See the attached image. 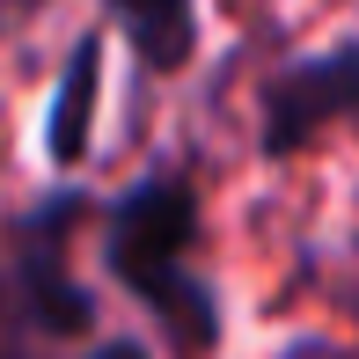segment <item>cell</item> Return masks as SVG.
Segmentation results:
<instances>
[{
    "mask_svg": "<svg viewBox=\"0 0 359 359\" xmlns=\"http://www.w3.org/2000/svg\"><path fill=\"white\" fill-rule=\"evenodd\" d=\"M191 242H198V184L184 169H154L110 205L103 227V264L147 316L161 323L184 359H205L220 345V301L213 286L191 271Z\"/></svg>",
    "mask_w": 359,
    "mask_h": 359,
    "instance_id": "obj_1",
    "label": "cell"
},
{
    "mask_svg": "<svg viewBox=\"0 0 359 359\" xmlns=\"http://www.w3.org/2000/svg\"><path fill=\"white\" fill-rule=\"evenodd\" d=\"M74 220H88L81 191H52L15 220V293H22L29 323L52 337H81L95 323L88 286L74 279Z\"/></svg>",
    "mask_w": 359,
    "mask_h": 359,
    "instance_id": "obj_2",
    "label": "cell"
},
{
    "mask_svg": "<svg viewBox=\"0 0 359 359\" xmlns=\"http://www.w3.org/2000/svg\"><path fill=\"white\" fill-rule=\"evenodd\" d=\"M352 110H359V37H345V44H330V52H316V59L264 81V95H257V147L271 161H286L323 125L352 118Z\"/></svg>",
    "mask_w": 359,
    "mask_h": 359,
    "instance_id": "obj_3",
    "label": "cell"
},
{
    "mask_svg": "<svg viewBox=\"0 0 359 359\" xmlns=\"http://www.w3.org/2000/svg\"><path fill=\"white\" fill-rule=\"evenodd\" d=\"M95 103H103V29L74 37L67 67L52 81V103H44V161H52V169H81V161H88Z\"/></svg>",
    "mask_w": 359,
    "mask_h": 359,
    "instance_id": "obj_4",
    "label": "cell"
},
{
    "mask_svg": "<svg viewBox=\"0 0 359 359\" xmlns=\"http://www.w3.org/2000/svg\"><path fill=\"white\" fill-rule=\"evenodd\" d=\"M147 74H176L198 44V0H103Z\"/></svg>",
    "mask_w": 359,
    "mask_h": 359,
    "instance_id": "obj_5",
    "label": "cell"
},
{
    "mask_svg": "<svg viewBox=\"0 0 359 359\" xmlns=\"http://www.w3.org/2000/svg\"><path fill=\"white\" fill-rule=\"evenodd\" d=\"M81 359H154V352H147L140 337H103V345H88Z\"/></svg>",
    "mask_w": 359,
    "mask_h": 359,
    "instance_id": "obj_6",
    "label": "cell"
},
{
    "mask_svg": "<svg viewBox=\"0 0 359 359\" xmlns=\"http://www.w3.org/2000/svg\"><path fill=\"white\" fill-rule=\"evenodd\" d=\"M293 359H352V352H323V345H308V352H293Z\"/></svg>",
    "mask_w": 359,
    "mask_h": 359,
    "instance_id": "obj_7",
    "label": "cell"
},
{
    "mask_svg": "<svg viewBox=\"0 0 359 359\" xmlns=\"http://www.w3.org/2000/svg\"><path fill=\"white\" fill-rule=\"evenodd\" d=\"M352 359H359V352H352Z\"/></svg>",
    "mask_w": 359,
    "mask_h": 359,
    "instance_id": "obj_8",
    "label": "cell"
}]
</instances>
